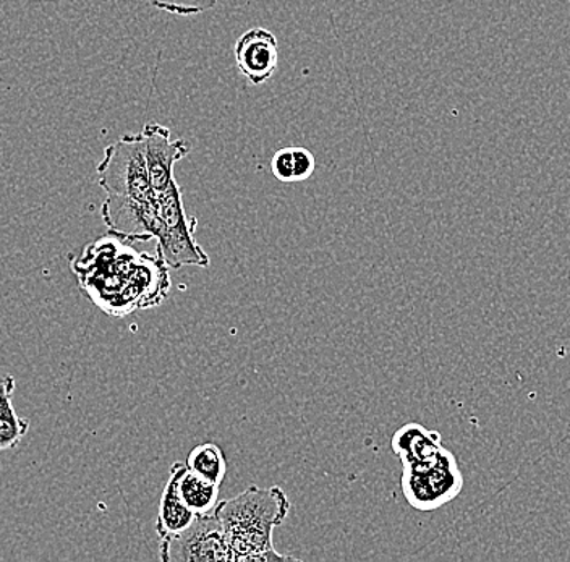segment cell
I'll return each mask as SVG.
<instances>
[{
	"label": "cell",
	"instance_id": "cell-16",
	"mask_svg": "<svg viewBox=\"0 0 570 562\" xmlns=\"http://www.w3.org/2000/svg\"><path fill=\"white\" fill-rule=\"evenodd\" d=\"M160 12L178 17H194L214 9L219 0H148Z\"/></svg>",
	"mask_w": 570,
	"mask_h": 562
},
{
	"label": "cell",
	"instance_id": "cell-14",
	"mask_svg": "<svg viewBox=\"0 0 570 562\" xmlns=\"http://www.w3.org/2000/svg\"><path fill=\"white\" fill-rule=\"evenodd\" d=\"M316 159L309 149L288 146L279 149L271 159L273 176L283 184H298L315 174Z\"/></svg>",
	"mask_w": 570,
	"mask_h": 562
},
{
	"label": "cell",
	"instance_id": "cell-10",
	"mask_svg": "<svg viewBox=\"0 0 570 562\" xmlns=\"http://www.w3.org/2000/svg\"><path fill=\"white\" fill-rule=\"evenodd\" d=\"M391 450L402 462V467L425 464L443 450V436L420 423H407L392 436Z\"/></svg>",
	"mask_w": 570,
	"mask_h": 562
},
{
	"label": "cell",
	"instance_id": "cell-3",
	"mask_svg": "<svg viewBox=\"0 0 570 562\" xmlns=\"http://www.w3.org/2000/svg\"><path fill=\"white\" fill-rule=\"evenodd\" d=\"M98 181L106 197L158 201V194L149 180L140 135H124L116 144L107 146L105 158L98 166Z\"/></svg>",
	"mask_w": 570,
	"mask_h": 562
},
{
	"label": "cell",
	"instance_id": "cell-4",
	"mask_svg": "<svg viewBox=\"0 0 570 562\" xmlns=\"http://www.w3.org/2000/svg\"><path fill=\"white\" fill-rule=\"evenodd\" d=\"M158 211L163 220V236L158 240V256L169 268L198 266L208 268L209 258L196 241V219L188 216L177 180L158 195Z\"/></svg>",
	"mask_w": 570,
	"mask_h": 562
},
{
	"label": "cell",
	"instance_id": "cell-6",
	"mask_svg": "<svg viewBox=\"0 0 570 562\" xmlns=\"http://www.w3.org/2000/svg\"><path fill=\"white\" fill-rule=\"evenodd\" d=\"M163 562H234L223 524L214 512L196 515L194 524L163 536L159 544Z\"/></svg>",
	"mask_w": 570,
	"mask_h": 562
},
{
	"label": "cell",
	"instance_id": "cell-11",
	"mask_svg": "<svg viewBox=\"0 0 570 562\" xmlns=\"http://www.w3.org/2000/svg\"><path fill=\"white\" fill-rule=\"evenodd\" d=\"M180 462L170 467L169 479L164 486L163 496H160L158 521H156V532L159 539L174 533L181 532L194 524L196 514L191 511L178 493V473L181 469Z\"/></svg>",
	"mask_w": 570,
	"mask_h": 562
},
{
	"label": "cell",
	"instance_id": "cell-1",
	"mask_svg": "<svg viewBox=\"0 0 570 562\" xmlns=\"http://www.w3.org/2000/svg\"><path fill=\"white\" fill-rule=\"evenodd\" d=\"M135 250L122 238L109 234L85 247L83 254L70 259L71 272L81 290L96 307L112 316H122L135 308L148 307L137 277L146 273V263L138 262Z\"/></svg>",
	"mask_w": 570,
	"mask_h": 562
},
{
	"label": "cell",
	"instance_id": "cell-2",
	"mask_svg": "<svg viewBox=\"0 0 570 562\" xmlns=\"http://www.w3.org/2000/svg\"><path fill=\"white\" fill-rule=\"evenodd\" d=\"M292 503L281 486L259 489L249 485L232 500L219 501L214 514L219 517L234 562L298 561L274 548L273 535L291 512Z\"/></svg>",
	"mask_w": 570,
	"mask_h": 562
},
{
	"label": "cell",
	"instance_id": "cell-7",
	"mask_svg": "<svg viewBox=\"0 0 570 562\" xmlns=\"http://www.w3.org/2000/svg\"><path fill=\"white\" fill-rule=\"evenodd\" d=\"M101 215L109 233L122 240L158 241L163 236L158 201L141 203L106 197Z\"/></svg>",
	"mask_w": 570,
	"mask_h": 562
},
{
	"label": "cell",
	"instance_id": "cell-15",
	"mask_svg": "<svg viewBox=\"0 0 570 562\" xmlns=\"http://www.w3.org/2000/svg\"><path fill=\"white\" fill-rule=\"evenodd\" d=\"M187 467L220 486L227 475L226 455L217 444H198L188 454Z\"/></svg>",
	"mask_w": 570,
	"mask_h": 562
},
{
	"label": "cell",
	"instance_id": "cell-13",
	"mask_svg": "<svg viewBox=\"0 0 570 562\" xmlns=\"http://www.w3.org/2000/svg\"><path fill=\"white\" fill-rule=\"evenodd\" d=\"M219 485L203 479L191 472L187 465H181L178 473V493L196 515L212 514L219 504Z\"/></svg>",
	"mask_w": 570,
	"mask_h": 562
},
{
	"label": "cell",
	"instance_id": "cell-9",
	"mask_svg": "<svg viewBox=\"0 0 570 562\" xmlns=\"http://www.w3.org/2000/svg\"><path fill=\"white\" fill-rule=\"evenodd\" d=\"M234 55L238 72L255 87L271 80L279 66L277 38L265 28H252L242 34L235 42Z\"/></svg>",
	"mask_w": 570,
	"mask_h": 562
},
{
	"label": "cell",
	"instance_id": "cell-8",
	"mask_svg": "<svg viewBox=\"0 0 570 562\" xmlns=\"http://www.w3.org/2000/svg\"><path fill=\"white\" fill-rule=\"evenodd\" d=\"M170 130L160 124L149 122L142 127L140 137L148 164L149 180L156 194H163L176 181L174 169L176 164L187 158L191 145L184 138L173 140Z\"/></svg>",
	"mask_w": 570,
	"mask_h": 562
},
{
	"label": "cell",
	"instance_id": "cell-12",
	"mask_svg": "<svg viewBox=\"0 0 570 562\" xmlns=\"http://www.w3.org/2000/svg\"><path fill=\"white\" fill-rule=\"evenodd\" d=\"M16 378L13 376H0V453L16 450L21 443L30 422L18 417L13 407V394H16Z\"/></svg>",
	"mask_w": 570,
	"mask_h": 562
},
{
	"label": "cell",
	"instance_id": "cell-5",
	"mask_svg": "<svg viewBox=\"0 0 570 562\" xmlns=\"http://www.w3.org/2000/svg\"><path fill=\"white\" fill-rule=\"evenodd\" d=\"M401 489L405 501L415 511H438L454 501L463 490L458 459L443 446L433 461L404 467Z\"/></svg>",
	"mask_w": 570,
	"mask_h": 562
}]
</instances>
